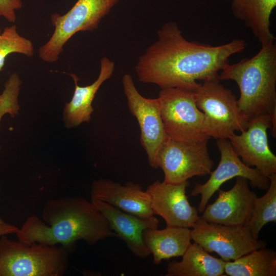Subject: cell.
<instances>
[{
	"mask_svg": "<svg viewBox=\"0 0 276 276\" xmlns=\"http://www.w3.org/2000/svg\"><path fill=\"white\" fill-rule=\"evenodd\" d=\"M144 244L159 264L164 260L181 257L191 243V229L169 226L162 229L148 228L143 233Z\"/></svg>",
	"mask_w": 276,
	"mask_h": 276,
	"instance_id": "ac0fdd59",
	"label": "cell"
},
{
	"mask_svg": "<svg viewBox=\"0 0 276 276\" xmlns=\"http://www.w3.org/2000/svg\"><path fill=\"white\" fill-rule=\"evenodd\" d=\"M220 80H231L238 86V107L248 122L257 118L270 119L276 134V43L261 46L250 58L229 63L220 71Z\"/></svg>",
	"mask_w": 276,
	"mask_h": 276,
	"instance_id": "3957f363",
	"label": "cell"
},
{
	"mask_svg": "<svg viewBox=\"0 0 276 276\" xmlns=\"http://www.w3.org/2000/svg\"><path fill=\"white\" fill-rule=\"evenodd\" d=\"M129 110L136 119L141 131L140 142L150 166L157 168L158 150L167 137L160 116L158 98H146L137 90L132 76L125 74L122 79Z\"/></svg>",
	"mask_w": 276,
	"mask_h": 276,
	"instance_id": "8fae6325",
	"label": "cell"
},
{
	"mask_svg": "<svg viewBox=\"0 0 276 276\" xmlns=\"http://www.w3.org/2000/svg\"><path fill=\"white\" fill-rule=\"evenodd\" d=\"M18 229L17 226L5 221L0 216V237L4 235L16 234Z\"/></svg>",
	"mask_w": 276,
	"mask_h": 276,
	"instance_id": "484cf974",
	"label": "cell"
},
{
	"mask_svg": "<svg viewBox=\"0 0 276 276\" xmlns=\"http://www.w3.org/2000/svg\"><path fill=\"white\" fill-rule=\"evenodd\" d=\"M157 36L140 57L135 70L139 81L160 89L180 87L194 91L200 85L197 81L219 80V73L229 58L247 47L244 40L237 38L219 45L189 41L175 22L165 23Z\"/></svg>",
	"mask_w": 276,
	"mask_h": 276,
	"instance_id": "6da1fadb",
	"label": "cell"
},
{
	"mask_svg": "<svg viewBox=\"0 0 276 276\" xmlns=\"http://www.w3.org/2000/svg\"><path fill=\"white\" fill-rule=\"evenodd\" d=\"M272 124L268 118L260 117L250 121L247 128L239 135L229 136L233 149L246 165L255 167L269 178L276 174V156L269 148L267 130Z\"/></svg>",
	"mask_w": 276,
	"mask_h": 276,
	"instance_id": "4fadbf2b",
	"label": "cell"
},
{
	"mask_svg": "<svg viewBox=\"0 0 276 276\" xmlns=\"http://www.w3.org/2000/svg\"><path fill=\"white\" fill-rule=\"evenodd\" d=\"M114 62L106 57L100 60V70L98 78L91 84L81 86L78 84L77 75L71 73L75 83V89L71 100L65 104L63 119L67 128L77 127L89 122L94 111L92 103L102 84L112 76Z\"/></svg>",
	"mask_w": 276,
	"mask_h": 276,
	"instance_id": "e0dca14e",
	"label": "cell"
},
{
	"mask_svg": "<svg viewBox=\"0 0 276 276\" xmlns=\"http://www.w3.org/2000/svg\"><path fill=\"white\" fill-rule=\"evenodd\" d=\"M219 81H204L194 94L197 106L204 113L206 135L228 139L235 131L245 130L249 122L241 112L235 95Z\"/></svg>",
	"mask_w": 276,
	"mask_h": 276,
	"instance_id": "5b68a950",
	"label": "cell"
},
{
	"mask_svg": "<svg viewBox=\"0 0 276 276\" xmlns=\"http://www.w3.org/2000/svg\"><path fill=\"white\" fill-rule=\"evenodd\" d=\"M191 238L209 253L216 252L225 262L235 260L266 243L254 238L245 225L209 222L200 216L191 229Z\"/></svg>",
	"mask_w": 276,
	"mask_h": 276,
	"instance_id": "9c48e42d",
	"label": "cell"
},
{
	"mask_svg": "<svg viewBox=\"0 0 276 276\" xmlns=\"http://www.w3.org/2000/svg\"><path fill=\"white\" fill-rule=\"evenodd\" d=\"M268 178L269 187L264 195L256 198L251 216L245 224L256 239L265 225L276 222V174Z\"/></svg>",
	"mask_w": 276,
	"mask_h": 276,
	"instance_id": "7402d4cb",
	"label": "cell"
},
{
	"mask_svg": "<svg viewBox=\"0 0 276 276\" xmlns=\"http://www.w3.org/2000/svg\"><path fill=\"white\" fill-rule=\"evenodd\" d=\"M21 83L16 73L11 74L6 81L4 89L0 95V123L6 114L14 118L18 113L20 107L18 98Z\"/></svg>",
	"mask_w": 276,
	"mask_h": 276,
	"instance_id": "cb8c5ba5",
	"label": "cell"
},
{
	"mask_svg": "<svg viewBox=\"0 0 276 276\" xmlns=\"http://www.w3.org/2000/svg\"><path fill=\"white\" fill-rule=\"evenodd\" d=\"M62 246L26 243L0 237V276H62L69 265Z\"/></svg>",
	"mask_w": 276,
	"mask_h": 276,
	"instance_id": "277c9868",
	"label": "cell"
},
{
	"mask_svg": "<svg viewBox=\"0 0 276 276\" xmlns=\"http://www.w3.org/2000/svg\"><path fill=\"white\" fill-rule=\"evenodd\" d=\"M91 201L105 217L116 237L134 256L144 259L150 255L144 242L143 233L148 228H157L156 217L141 218L100 200L91 198Z\"/></svg>",
	"mask_w": 276,
	"mask_h": 276,
	"instance_id": "9a60e30c",
	"label": "cell"
},
{
	"mask_svg": "<svg viewBox=\"0 0 276 276\" xmlns=\"http://www.w3.org/2000/svg\"><path fill=\"white\" fill-rule=\"evenodd\" d=\"M216 145L220 154L217 167L210 173V177L204 183L197 182L190 196L200 195V200L197 208L202 213L210 198L220 189L224 182L234 177L246 178L253 188L267 190L269 179L255 168L246 165L235 152L227 139H217Z\"/></svg>",
	"mask_w": 276,
	"mask_h": 276,
	"instance_id": "30bf717a",
	"label": "cell"
},
{
	"mask_svg": "<svg viewBox=\"0 0 276 276\" xmlns=\"http://www.w3.org/2000/svg\"><path fill=\"white\" fill-rule=\"evenodd\" d=\"M180 261L169 262L166 276H224L225 261L210 254L194 242L188 246Z\"/></svg>",
	"mask_w": 276,
	"mask_h": 276,
	"instance_id": "ffe728a7",
	"label": "cell"
},
{
	"mask_svg": "<svg viewBox=\"0 0 276 276\" xmlns=\"http://www.w3.org/2000/svg\"><path fill=\"white\" fill-rule=\"evenodd\" d=\"M90 196L91 198L141 218L154 216L148 193L137 183L128 182L123 185L110 179L100 178L93 182Z\"/></svg>",
	"mask_w": 276,
	"mask_h": 276,
	"instance_id": "2e32d148",
	"label": "cell"
},
{
	"mask_svg": "<svg viewBox=\"0 0 276 276\" xmlns=\"http://www.w3.org/2000/svg\"><path fill=\"white\" fill-rule=\"evenodd\" d=\"M224 272L229 276H275L276 252L266 247L255 249L225 262Z\"/></svg>",
	"mask_w": 276,
	"mask_h": 276,
	"instance_id": "44dd1931",
	"label": "cell"
},
{
	"mask_svg": "<svg viewBox=\"0 0 276 276\" xmlns=\"http://www.w3.org/2000/svg\"><path fill=\"white\" fill-rule=\"evenodd\" d=\"M189 186L188 180L172 184L156 180L146 190L153 214L163 218L167 226L192 228L199 219L197 208L191 205L186 195Z\"/></svg>",
	"mask_w": 276,
	"mask_h": 276,
	"instance_id": "7c38bea8",
	"label": "cell"
},
{
	"mask_svg": "<svg viewBox=\"0 0 276 276\" xmlns=\"http://www.w3.org/2000/svg\"><path fill=\"white\" fill-rule=\"evenodd\" d=\"M22 7L21 0H0V16L10 22L14 23L16 19L15 11Z\"/></svg>",
	"mask_w": 276,
	"mask_h": 276,
	"instance_id": "d4e9b609",
	"label": "cell"
},
{
	"mask_svg": "<svg viewBox=\"0 0 276 276\" xmlns=\"http://www.w3.org/2000/svg\"><path fill=\"white\" fill-rule=\"evenodd\" d=\"M11 53H19L28 57L34 54L32 41L21 36L16 25L0 29V72L3 70L6 57Z\"/></svg>",
	"mask_w": 276,
	"mask_h": 276,
	"instance_id": "603a6c76",
	"label": "cell"
},
{
	"mask_svg": "<svg viewBox=\"0 0 276 276\" xmlns=\"http://www.w3.org/2000/svg\"><path fill=\"white\" fill-rule=\"evenodd\" d=\"M43 220L32 215L17 232L18 240L47 246L60 244L70 253L81 240L92 246L99 241L116 237L104 215L91 201L79 196L46 201Z\"/></svg>",
	"mask_w": 276,
	"mask_h": 276,
	"instance_id": "7a4b0ae2",
	"label": "cell"
},
{
	"mask_svg": "<svg viewBox=\"0 0 276 276\" xmlns=\"http://www.w3.org/2000/svg\"><path fill=\"white\" fill-rule=\"evenodd\" d=\"M157 98L168 137L182 142L211 138L205 133L204 113L196 105L193 91L180 87L163 88Z\"/></svg>",
	"mask_w": 276,
	"mask_h": 276,
	"instance_id": "52a82bcc",
	"label": "cell"
},
{
	"mask_svg": "<svg viewBox=\"0 0 276 276\" xmlns=\"http://www.w3.org/2000/svg\"><path fill=\"white\" fill-rule=\"evenodd\" d=\"M118 0H78L65 14L51 16L54 27L50 39L38 51L43 61L53 63L58 60L66 42L78 32L93 31L102 19L110 11Z\"/></svg>",
	"mask_w": 276,
	"mask_h": 276,
	"instance_id": "8992f818",
	"label": "cell"
},
{
	"mask_svg": "<svg viewBox=\"0 0 276 276\" xmlns=\"http://www.w3.org/2000/svg\"><path fill=\"white\" fill-rule=\"evenodd\" d=\"M209 140L182 142L167 137L157 154L156 165L164 174V182L182 183L194 176L210 174L214 166L207 144Z\"/></svg>",
	"mask_w": 276,
	"mask_h": 276,
	"instance_id": "ba28073f",
	"label": "cell"
},
{
	"mask_svg": "<svg viewBox=\"0 0 276 276\" xmlns=\"http://www.w3.org/2000/svg\"><path fill=\"white\" fill-rule=\"evenodd\" d=\"M218 196L207 204L200 217L211 223L225 225H244L249 220L257 196L251 191L248 180L237 177L236 182L228 191L218 190Z\"/></svg>",
	"mask_w": 276,
	"mask_h": 276,
	"instance_id": "5bb4252c",
	"label": "cell"
},
{
	"mask_svg": "<svg viewBox=\"0 0 276 276\" xmlns=\"http://www.w3.org/2000/svg\"><path fill=\"white\" fill-rule=\"evenodd\" d=\"M276 0H231L234 17L243 22L263 46L275 40L270 29V16Z\"/></svg>",
	"mask_w": 276,
	"mask_h": 276,
	"instance_id": "d6986e66",
	"label": "cell"
}]
</instances>
